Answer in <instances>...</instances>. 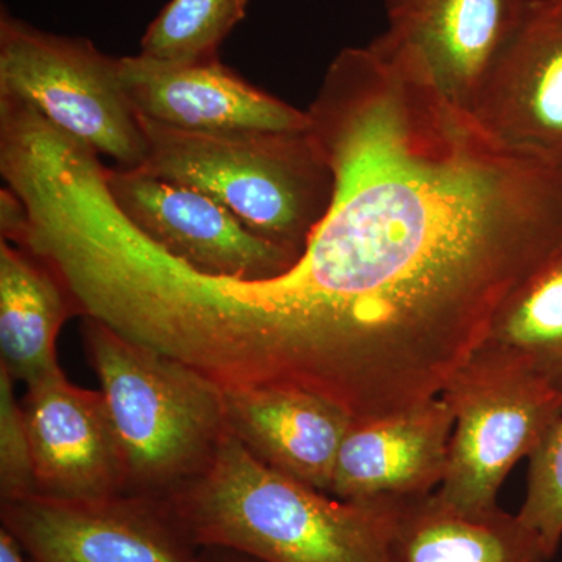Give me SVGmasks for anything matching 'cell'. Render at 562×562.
Listing matches in <instances>:
<instances>
[{"label": "cell", "instance_id": "cell-5", "mask_svg": "<svg viewBox=\"0 0 562 562\" xmlns=\"http://www.w3.org/2000/svg\"><path fill=\"white\" fill-rule=\"evenodd\" d=\"M453 414L446 473L436 494L462 509L498 506L514 465L539 449L562 416V391L527 362L480 347L441 392Z\"/></svg>", "mask_w": 562, "mask_h": 562}, {"label": "cell", "instance_id": "cell-8", "mask_svg": "<svg viewBox=\"0 0 562 562\" xmlns=\"http://www.w3.org/2000/svg\"><path fill=\"white\" fill-rule=\"evenodd\" d=\"M111 201L136 231L194 271L235 280H269L299 255L247 228L221 203L143 169L103 168Z\"/></svg>", "mask_w": 562, "mask_h": 562}, {"label": "cell", "instance_id": "cell-16", "mask_svg": "<svg viewBox=\"0 0 562 562\" xmlns=\"http://www.w3.org/2000/svg\"><path fill=\"white\" fill-rule=\"evenodd\" d=\"M70 316L68 292L49 266L0 239V368L25 384L58 371V333Z\"/></svg>", "mask_w": 562, "mask_h": 562}, {"label": "cell", "instance_id": "cell-21", "mask_svg": "<svg viewBox=\"0 0 562 562\" xmlns=\"http://www.w3.org/2000/svg\"><path fill=\"white\" fill-rule=\"evenodd\" d=\"M201 562H265L227 547H202Z\"/></svg>", "mask_w": 562, "mask_h": 562}, {"label": "cell", "instance_id": "cell-6", "mask_svg": "<svg viewBox=\"0 0 562 562\" xmlns=\"http://www.w3.org/2000/svg\"><path fill=\"white\" fill-rule=\"evenodd\" d=\"M0 98L25 103L117 168H143L147 139L121 79V58L81 36L0 13Z\"/></svg>", "mask_w": 562, "mask_h": 562}, {"label": "cell", "instance_id": "cell-7", "mask_svg": "<svg viewBox=\"0 0 562 562\" xmlns=\"http://www.w3.org/2000/svg\"><path fill=\"white\" fill-rule=\"evenodd\" d=\"M0 517L32 562H201L202 547L166 498L32 494L0 503Z\"/></svg>", "mask_w": 562, "mask_h": 562}, {"label": "cell", "instance_id": "cell-17", "mask_svg": "<svg viewBox=\"0 0 562 562\" xmlns=\"http://www.w3.org/2000/svg\"><path fill=\"white\" fill-rule=\"evenodd\" d=\"M480 347L520 358L562 391V243L514 288Z\"/></svg>", "mask_w": 562, "mask_h": 562}, {"label": "cell", "instance_id": "cell-10", "mask_svg": "<svg viewBox=\"0 0 562 562\" xmlns=\"http://www.w3.org/2000/svg\"><path fill=\"white\" fill-rule=\"evenodd\" d=\"M471 114L506 146L562 166V0H525Z\"/></svg>", "mask_w": 562, "mask_h": 562}, {"label": "cell", "instance_id": "cell-1", "mask_svg": "<svg viewBox=\"0 0 562 562\" xmlns=\"http://www.w3.org/2000/svg\"><path fill=\"white\" fill-rule=\"evenodd\" d=\"M306 113L330 209L276 279L184 273L181 349L222 387H299L353 420L413 408L562 243V166L495 139L375 41L333 58Z\"/></svg>", "mask_w": 562, "mask_h": 562}, {"label": "cell", "instance_id": "cell-2", "mask_svg": "<svg viewBox=\"0 0 562 562\" xmlns=\"http://www.w3.org/2000/svg\"><path fill=\"white\" fill-rule=\"evenodd\" d=\"M166 501L199 546L265 562H392L401 505L314 490L262 464L228 431L209 471Z\"/></svg>", "mask_w": 562, "mask_h": 562}, {"label": "cell", "instance_id": "cell-15", "mask_svg": "<svg viewBox=\"0 0 562 562\" xmlns=\"http://www.w3.org/2000/svg\"><path fill=\"white\" fill-rule=\"evenodd\" d=\"M392 562H550L541 539L501 506L462 509L436 492L398 505Z\"/></svg>", "mask_w": 562, "mask_h": 562}, {"label": "cell", "instance_id": "cell-18", "mask_svg": "<svg viewBox=\"0 0 562 562\" xmlns=\"http://www.w3.org/2000/svg\"><path fill=\"white\" fill-rule=\"evenodd\" d=\"M249 0H169L150 22L139 55L165 63L217 60Z\"/></svg>", "mask_w": 562, "mask_h": 562}, {"label": "cell", "instance_id": "cell-22", "mask_svg": "<svg viewBox=\"0 0 562 562\" xmlns=\"http://www.w3.org/2000/svg\"><path fill=\"white\" fill-rule=\"evenodd\" d=\"M0 562H32L13 535L0 528Z\"/></svg>", "mask_w": 562, "mask_h": 562}, {"label": "cell", "instance_id": "cell-9", "mask_svg": "<svg viewBox=\"0 0 562 562\" xmlns=\"http://www.w3.org/2000/svg\"><path fill=\"white\" fill-rule=\"evenodd\" d=\"M25 386L36 494L69 501L127 494V460L102 391L81 390L61 369Z\"/></svg>", "mask_w": 562, "mask_h": 562}, {"label": "cell", "instance_id": "cell-3", "mask_svg": "<svg viewBox=\"0 0 562 562\" xmlns=\"http://www.w3.org/2000/svg\"><path fill=\"white\" fill-rule=\"evenodd\" d=\"M140 122L147 158L138 169L210 195L251 232L301 257L335 194V173L310 125L202 133Z\"/></svg>", "mask_w": 562, "mask_h": 562}, {"label": "cell", "instance_id": "cell-12", "mask_svg": "<svg viewBox=\"0 0 562 562\" xmlns=\"http://www.w3.org/2000/svg\"><path fill=\"white\" fill-rule=\"evenodd\" d=\"M121 79L140 117L177 131L294 132L310 125L306 111L249 83L221 58L165 63L122 57Z\"/></svg>", "mask_w": 562, "mask_h": 562}, {"label": "cell", "instance_id": "cell-13", "mask_svg": "<svg viewBox=\"0 0 562 562\" xmlns=\"http://www.w3.org/2000/svg\"><path fill=\"white\" fill-rule=\"evenodd\" d=\"M452 432V409L441 395L403 412L353 420L328 494L366 503L430 495L441 486Z\"/></svg>", "mask_w": 562, "mask_h": 562}, {"label": "cell", "instance_id": "cell-19", "mask_svg": "<svg viewBox=\"0 0 562 562\" xmlns=\"http://www.w3.org/2000/svg\"><path fill=\"white\" fill-rule=\"evenodd\" d=\"M517 516L553 560L562 542V416L530 457L527 494Z\"/></svg>", "mask_w": 562, "mask_h": 562}, {"label": "cell", "instance_id": "cell-4", "mask_svg": "<svg viewBox=\"0 0 562 562\" xmlns=\"http://www.w3.org/2000/svg\"><path fill=\"white\" fill-rule=\"evenodd\" d=\"M81 338L127 460V494L169 498L201 479L225 432L220 384L83 317Z\"/></svg>", "mask_w": 562, "mask_h": 562}, {"label": "cell", "instance_id": "cell-14", "mask_svg": "<svg viewBox=\"0 0 562 562\" xmlns=\"http://www.w3.org/2000/svg\"><path fill=\"white\" fill-rule=\"evenodd\" d=\"M227 430L251 457L328 494L353 417L299 387H222Z\"/></svg>", "mask_w": 562, "mask_h": 562}, {"label": "cell", "instance_id": "cell-11", "mask_svg": "<svg viewBox=\"0 0 562 562\" xmlns=\"http://www.w3.org/2000/svg\"><path fill=\"white\" fill-rule=\"evenodd\" d=\"M524 5L525 0H384L387 27L373 41L408 58L450 102L471 113Z\"/></svg>", "mask_w": 562, "mask_h": 562}, {"label": "cell", "instance_id": "cell-20", "mask_svg": "<svg viewBox=\"0 0 562 562\" xmlns=\"http://www.w3.org/2000/svg\"><path fill=\"white\" fill-rule=\"evenodd\" d=\"M14 383L0 368V503L36 494L32 447Z\"/></svg>", "mask_w": 562, "mask_h": 562}]
</instances>
